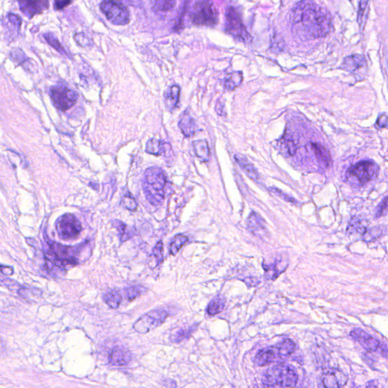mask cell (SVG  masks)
<instances>
[{
  "instance_id": "cell-9",
  "label": "cell",
  "mask_w": 388,
  "mask_h": 388,
  "mask_svg": "<svg viewBox=\"0 0 388 388\" xmlns=\"http://www.w3.org/2000/svg\"><path fill=\"white\" fill-rule=\"evenodd\" d=\"M58 235L63 240L76 238L82 231V225L76 216L72 214H65L56 223Z\"/></svg>"
},
{
  "instance_id": "cell-21",
  "label": "cell",
  "mask_w": 388,
  "mask_h": 388,
  "mask_svg": "<svg viewBox=\"0 0 388 388\" xmlns=\"http://www.w3.org/2000/svg\"><path fill=\"white\" fill-rule=\"evenodd\" d=\"M194 151L199 159L203 162H208L210 159V151L207 141L205 140H198L193 144Z\"/></svg>"
},
{
  "instance_id": "cell-22",
  "label": "cell",
  "mask_w": 388,
  "mask_h": 388,
  "mask_svg": "<svg viewBox=\"0 0 388 388\" xmlns=\"http://www.w3.org/2000/svg\"><path fill=\"white\" fill-rule=\"evenodd\" d=\"M368 222L366 218L354 217L349 221L347 232L349 234L363 235L368 228Z\"/></svg>"
},
{
  "instance_id": "cell-12",
  "label": "cell",
  "mask_w": 388,
  "mask_h": 388,
  "mask_svg": "<svg viewBox=\"0 0 388 388\" xmlns=\"http://www.w3.org/2000/svg\"><path fill=\"white\" fill-rule=\"evenodd\" d=\"M21 11L31 19L49 8V0H19Z\"/></svg>"
},
{
  "instance_id": "cell-26",
  "label": "cell",
  "mask_w": 388,
  "mask_h": 388,
  "mask_svg": "<svg viewBox=\"0 0 388 388\" xmlns=\"http://www.w3.org/2000/svg\"><path fill=\"white\" fill-rule=\"evenodd\" d=\"M275 348L277 349L278 355L280 357L286 358L294 353L296 349V345L291 340H283L281 342L278 344Z\"/></svg>"
},
{
  "instance_id": "cell-17",
  "label": "cell",
  "mask_w": 388,
  "mask_h": 388,
  "mask_svg": "<svg viewBox=\"0 0 388 388\" xmlns=\"http://www.w3.org/2000/svg\"><path fill=\"white\" fill-rule=\"evenodd\" d=\"M366 64V62L364 56L358 54L352 55V56H347L346 59H345L344 63H343L342 68L345 71L353 73L360 68H363Z\"/></svg>"
},
{
  "instance_id": "cell-20",
  "label": "cell",
  "mask_w": 388,
  "mask_h": 388,
  "mask_svg": "<svg viewBox=\"0 0 388 388\" xmlns=\"http://www.w3.org/2000/svg\"><path fill=\"white\" fill-rule=\"evenodd\" d=\"M178 127L185 137H191L196 133V122L189 114L185 113V111L179 122Z\"/></svg>"
},
{
  "instance_id": "cell-1",
  "label": "cell",
  "mask_w": 388,
  "mask_h": 388,
  "mask_svg": "<svg viewBox=\"0 0 388 388\" xmlns=\"http://www.w3.org/2000/svg\"><path fill=\"white\" fill-rule=\"evenodd\" d=\"M290 19L297 34L308 39L325 37L331 31L329 12L313 0H302L297 4Z\"/></svg>"
},
{
  "instance_id": "cell-5",
  "label": "cell",
  "mask_w": 388,
  "mask_h": 388,
  "mask_svg": "<svg viewBox=\"0 0 388 388\" xmlns=\"http://www.w3.org/2000/svg\"><path fill=\"white\" fill-rule=\"evenodd\" d=\"M100 9L107 19L115 25H126L130 22L129 9L118 1L104 0L100 4Z\"/></svg>"
},
{
  "instance_id": "cell-32",
  "label": "cell",
  "mask_w": 388,
  "mask_h": 388,
  "mask_svg": "<svg viewBox=\"0 0 388 388\" xmlns=\"http://www.w3.org/2000/svg\"><path fill=\"white\" fill-rule=\"evenodd\" d=\"M7 29L11 32L18 33L22 25V19L15 14H9L7 16Z\"/></svg>"
},
{
  "instance_id": "cell-50",
  "label": "cell",
  "mask_w": 388,
  "mask_h": 388,
  "mask_svg": "<svg viewBox=\"0 0 388 388\" xmlns=\"http://www.w3.org/2000/svg\"><path fill=\"white\" fill-rule=\"evenodd\" d=\"M216 111H217V112H218V114H219L220 115H223L222 113L224 112V105H223L222 103H219V102L217 103Z\"/></svg>"
},
{
  "instance_id": "cell-49",
  "label": "cell",
  "mask_w": 388,
  "mask_h": 388,
  "mask_svg": "<svg viewBox=\"0 0 388 388\" xmlns=\"http://www.w3.org/2000/svg\"><path fill=\"white\" fill-rule=\"evenodd\" d=\"M287 150H288L289 153H290V155H294V154L295 153L296 151H297V146H296L294 142L289 141L288 144H287Z\"/></svg>"
},
{
  "instance_id": "cell-31",
  "label": "cell",
  "mask_w": 388,
  "mask_h": 388,
  "mask_svg": "<svg viewBox=\"0 0 388 388\" xmlns=\"http://www.w3.org/2000/svg\"><path fill=\"white\" fill-rule=\"evenodd\" d=\"M225 301L221 298H216L213 300L208 305V314L211 316L218 314L225 307Z\"/></svg>"
},
{
  "instance_id": "cell-35",
  "label": "cell",
  "mask_w": 388,
  "mask_h": 388,
  "mask_svg": "<svg viewBox=\"0 0 388 388\" xmlns=\"http://www.w3.org/2000/svg\"><path fill=\"white\" fill-rule=\"evenodd\" d=\"M360 345L368 351H375L379 347L380 343L378 340L369 335L368 338L362 341Z\"/></svg>"
},
{
  "instance_id": "cell-36",
  "label": "cell",
  "mask_w": 388,
  "mask_h": 388,
  "mask_svg": "<svg viewBox=\"0 0 388 388\" xmlns=\"http://www.w3.org/2000/svg\"><path fill=\"white\" fill-rule=\"evenodd\" d=\"M155 2L159 10L166 12L174 8L176 0H155Z\"/></svg>"
},
{
  "instance_id": "cell-29",
  "label": "cell",
  "mask_w": 388,
  "mask_h": 388,
  "mask_svg": "<svg viewBox=\"0 0 388 388\" xmlns=\"http://www.w3.org/2000/svg\"><path fill=\"white\" fill-rule=\"evenodd\" d=\"M197 326L194 325L192 327H188V328H181L179 329L178 331L174 332V334H172L170 337V341L172 343L174 344H178L184 340L187 339L189 338L193 332L196 329Z\"/></svg>"
},
{
  "instance_id": "cell-24",
  "label": "cell",
  "mask_w": 388,
  "mask_h": 388,
  "mask_svg": "<svg viewBox=\"0 0 388 388\" xmlns=\"http://www.w3.org/2000/svg\"><path fill=\"white\" fill-rule=\"evenodd\" d=\"M243 82V74L241 71H235L228 74L225 79V87L228 90H234L240 86Z\"/></svg>"
},
{
  "instance_id": "cell-30",
  "label": "cell",
  "mask_w": 388,
  "mask_h": 388,
  "mask_svg": "<svg viewBox=\"0 0 388 388\" xmlns=\"http://www.w3.org/2000/svg\"><path fill=\"white\" fill-rule=\"evenodd\" d=\"M188 237L185 235H177L173 238L172 241L171 243L169 252L172 256H176L181 247H184L188 242Z\"/></svg>"
},
{
  "instance_id": "cell-7",
  "label": "cell",
  "mask_w": 388,
  "mask_h": 388,
  "mask_svg": "<svg viewBox=\"0 0 388 388\" xmlns=\"http://www.w3.org/2000/svg\"><path fill=\"white\" fill-rule=\"evenodd\" d=\"M226 29L231 35L238 41L244 43L251 41V36L247 32L240 15L233 7H229L226 11Z\"/></svg>"
},
{
  "instance_id": "cell-38",
  "label": "cell",
  "mask_w": 388,
  "mask_h": 388,
  "mask_svg": "<svg viewBox=\"0 0 388 388\" xmlns=\"http://www.w3.org/2000/svg\"><path fill=\"white\" fill-rule=\"evenodd\" d=\"M312 150L314 151L315 153L319 156L321 160L324 161V162H327L329 161V156L328 154L326 152L325 150H324L323 147H321L319 144H312Z\"/></svg>"
},
{
  "instance_id": "cell-34",
  "label": "cell",
  "mask_w": 388,
  "mask_h": 388,
  "mask_svg": "<svg viewBox=\"0 0 388 388\" xmlns=\"http://www.w3.org/2000/svg\"><path fill=\"white\" fill-rule=\"evenodd\" d=\"M279 266V262H276L275 263L271 264V265H268L264 267L265 276H266L267 279H270V280H274V279L278 278V276H279L280 272H281V271H280V269H279V268H278Z\"/></svg>"
},
{
  "instance_id": "cell-18",
  "label": "cell",
  "mask_w": 388,
  "mask_h": 388,
  "mask_svg": "<svg viewBox=\"0 0 388 388\" xmlns=\"http://www.w3.org/2000/svg\"><path fill=\"white\" fill-rule=\"evenodd\" d=\"M169 144L164 143L158 139H151L147 143L146 152L154 155H160L162 154H169V151H172L170 146L167 148Z\"/></svg>"
},
{
  "instance_id": "cell-40",
  "label": "cell",
  "mask_w": 388,
  "mask_h": 388,
  "mask_svg": "<svg viewBox=\"0 0 388 388\" xmlns=\"http://www.w3.org/2000/svg\"><path fill=\"white\" fill-rule=\"evenodd\" d=\"M388 213V196H385L382 203L378 205L375 212V218H379L382 216H386Z\"/></svg>"
},
{
  "instance_id": "cell-46",
  "label": "cell",
  "mask_w": 388,
  "mask_h": 388,
  "mask_svg": "<svg viewBox=\"0 0 388 388\" xmlns=\"http://www.w3.org/2000/svg\"><path fill=\"white\" fill-rule=\"evenodd\" d=\"M388 125V117L386 115H382L378 118L376 125L379 129H385Z\"/></svg>"
},
{
  "instance_id": "cell-23",
  "label": "cell",
  "mask_w": 388,
  "mask_h": 388,
  "mask_svg": "<svg viewBox=\"0 0 388 388\" xmlns=\"http://www.w3.org/2000/svg\"><path fill=\"white\" fill-rule=\"evenodd\" d=\"M275 359L274 350L270 349H264L260 350L255 357V363L258 366H264L272 363Z\"/></svg>"
},
{
  "instance_id": "cell-42",
  "label": "cell",
  "mask_w": 388,
  "mask_h": 388,
  "mask_svg": "<svg viewBox=\"0 0 388 388\" xmlns=\"http://www.w3.org/2000/svg\"><path fill=\"white\" fill-rule=\"evenodd\" d=\"M154 257L157 259L158 262L160 263L163 260V243L162 241L158 242L157 244L153 249Z\"/></svg>"
},
{
  "instance_id": "cell-19",
  "label": "cell",
  "mask_w": 388,
  "mask_h": 388,
  "mask_svg": "<svg viewBox=\"0 0 388 388\" xmlns=\"http://www.w3.org/2000/svg\"><path fill=\"white\" fill-rule=\"evenodd\" d=\"M235 159H236L238 165L241 168L242 170L244 172L245 174H247L253 181H258L259 178L258 171L256 169L255 166H253V164L247 158L245 157L244 155L237 154L235 155Z\"/></svg>"
},
{
  "instance_id": "cell-43",
  "label": "cell",
  "mask_w": 388,
  "mask_h": 388,
  "mask_svg": "<svg viewBox=\"0 0 388 388\" xmlns=\"http://www.w3.org/2000/svg\"><path fill=\"white\" fill-rule=\"evenodd\" d=\"M74 38H75V41L79 44L80 46H83V47H86V46H89V44L90 43V41H89V38L88 37V36L83 34V33L75 34Z\"/></svg>"
},
{
  "instance_id": "cell-14",
  "label": "cell",
  "mask_w": 388,
  "mask_h": 388,
  "mask_svg": "<svg viewBox=\"0 0 388 388\" xmlns=\"http://www.w3.org/2000/svg\"><path fill=\"white\" fill-rule=\"evenodd\" d=\"M247 225L249 231L253 235L259 237L266 235V223L262 216L256 212H253L247 218Z\"/></svg>"
},
{
  "instance_id": "cell-28",
  "label": "cell",
  "mask_w": 388,
  "mask_h": 388,
  "mask_svg": "<svg viewBox=\"0 0 388 388\" xmlns=\"http://www.w3.org/2000/svg\"><path fill=\"white\" fill-rule=\"evenodd\" d=\"M104 301L110 308L116 309L122 302V297L120 293L117 290H110L104 296Z\"/></svg>"
},
{
  "instance_id": "cell-51",
  "label": "cell",
  "mask_w": 388,
  "mask_h": 388,
  "mask_svg": "<svg viewBox=\"0 0 388 388\" xmlns=\"http://www.w3.org/2000/svg\"><path fill=\"white\" fill-rule=\"evenodd\" d=\"M380 346H381V349H382L381 350H382V356L385 358L388 357V347H387V345H384Z\"/></svg>"
},
{
  "instance_id": "cell-15",
  "label": "cell",
  "mask_w": 388,
  "mask_h": 388,
  "mask_svg": "<svg viewBox=\"0 0 388 388\" xmlns=\"http://www.w3.org/2000/svg\"><path fill=\"white\" fill-rule=\"evenodd\" d=\"M131 360V353L129 350L122 347H115L109 355V362L115 366H124L129 364Z\"/></svg>"
},
{
  "instance_id": "cell-41",
  "label": "cell",
  "mask_w": 388,
  "mask_h": 388,
  "mask_svg": "<svg viewBox=\"0 0 388 388\" xmlns=\"http://www.w3.org/2000/svg\"><path fill=\"white\" fill-rule=\"evenodd\" d=\"M11 58L13 59L14 61L17 62L19 64H22L25 62L26 56L25 54L23 53V51L21 49H14L12 50L10 54Z\"/></svg>"
},
{
  "instance_id": "cell-3",
  "label": "cell",
  "mask_w": 388,
  "mask_h": 388,
  "mask_svg": "<svg viewBox=\"0 0 388 388\" xmlns=\"http://www.w3.org/2000/svg\"><path fill=\"white\" fill-rule=\"evenodd\" d=\"M297 373L286 365H276L269 368L262 378V383L266 387H294L297 385Z\"/></svg>"
},
{
  "instance_id": "cell-11",
  "label": "cell",
  "mask_w": 388,
  "mask_h": 388,
  "mask_svg": "<svg viewBox=\"0 0 388 388\" xmlns=\"http://www.w3.org/2000/svg\"><path fill=\"white\" fill-rule=\"evenodd\" d=\"M378 171V166L375 162L362 161L352 166L348 171V173L360 184H366L376 176Z\"/></svg>"
},
{
  "instance_id": "cell-10",
  "label": "cell",
  "mask_w": 388,
  "mask_h": 388,
  "mask_svg": "<svg viewBox=\"0 0 388 388\" xmlns=\"http://www.w3.org/2000/svg\"><path fill=\"white\" fill-rule=\"evenodd\" d=\"M49 253L56 263L65 265H75L78 260L75 257V250L73 247H65L56 242L49 241Z\"/></svg>"
},
{
  "instance_id": "cell-27",
  "label": "cell",
  "mask_w": 388,
  "mask_h": 388,
  "mask_svg": "<svg viewBox=\"0 0 388 388\" xmlns=\"http://www.w3.org/2000/svg\"><path fill=\"white\" fill-rule=\"evenodd\" d=\"M113 226L118 231V235H119V237H120V240L122 242L129 240L130 238L133 237V234H134L133 230L130 227L127 226L125 223L122 222V221L116 220L113 222Z\"/></svg>"
},
{
  "instance_id": "cell-33",
  "label": "cell",
  "mask_w": 388,
  "mask_h": 388,
  "mask_svg": "<svg viewBox=\"0 0 388 388\" xmlns=\"http://www.w3.org/2000/svg\"><path fill=\"white\" fill-rule=\"evenodd\" d=\"M43 37L44 39L46 40V42L52 47L54 48L56 51H58L61 54L65 55L66 56V54H67L66 51L65 50L64 47L62 46V44L59 43L54 34H52V33H46V34H44Z\"/></svg>"
},
{
  "instance_id": "cell-6",
  "label": "cell",
  "mask_w": 388,
  "mask_h": 388,
  "mask_svg": "<svg viewBox=\"0 0 388 388\" xmlns=\"http://www.w3.org/2000/svg\"><path fill=\"white\" fill-rule=\"evenodd\" d=\"M168 316L167 311L153 309L139 318L133 324V329L139 334H147L163 324Z\"/></svg>"
},
{
  "instance_id": "cell-25",
  "label": "cell",
  "mask_w": 388,
  "mask_h": 388,
  "mask_svg": "<svg viewBox=\"0 0 388 388\" xmlns=\"http://www.w3.org/2000/svg\"><path fill=\"white\" fill-rule=\"evenodd\" d=\"M385 231H386V227L383 226V225L374 227L371 229H367L363 234V240L367 243L375 241L377 239L381 237L385 233Z\"/></svg>"
},
{
  "instance_id": "cell-4",
  "label": "cell",
  "mask_w": 388,
  "mask_h": 388,
  "mask_svg": "<svg viewBox=\"0 0 388 388\" xmlns=\"http://www.w3.org/2000/svg\"><path fill=\"white\" fill-rule=\"evenodd\" d=\"M190 18L196 25L212 26L218 22V13L211 0H199L193 5Z\"/></svg>"
},
{
  "instance_id": "cell-37",
  "label": "cell",
  "mask_w": 388,
  "mask_h": 388,
  "mask_svg": "<svg viewBox=\"0 0 388 388\" xmlns=\"http://www.w3.org/2000/svg\"><path fill=\"white\" fill-rule=\"evenodd\" d=\"M123 204L125 207L130 211H135L137 209V203L131 194H127L123 196Z\"/></svg>"
},
{
  "instance_id": "cell-13",
  "label": "cell",
  "mask_w": 388,
  "mask_h": 388,
  "mask_svg": "<svg viewBox=\"0 0 388 388\" xmlns=\"http://www.w3.org/2000/svg\"><path fill=\"white\" fill-rule=\"evenodd\" d=\"M348 378L346 374L341 370L331 369L326 370L322 376L323 386L324 388H341L345 386L347 382Z\"/></svg>"
},
{
  "instance_id": "cell-44",
  "label": "cell",
  "mask_w": 388,
  "mask_h": 388,
  "mask_svg": "<svg viewBox=\"0 0 388 388\" xmlns=\"http://www.w3.org/2000/svg\"><path fill=\"white\" fill-rule=\"evenodd\" d=\"M271 190H272V192L275 193V194H277L278 196L279 197L282 198V199H284V200L287 201L288 203H297V201L292 197V196H289L288 194H285V193L282 192L280 190L276 188H271Z\"/></svg>"
},
{
  "instance_id": "cell-45",
  "label": "cell",
  "mask_w": 388,
  "mask_h": 388,
  "mask_svg": "<svg viewBox=\"0 0 388 388\" xmlns=\"http://www.w3.org/2000/svg\"><path fill=\"white\" fill-rule=\"evenodd\" d=\"M55 8L58 10L64 9L71 2V0H54Z\"/></svg>"
},
{
  "instance_id": "cell-8",
  "label": "cell",
  "mask_w": 388,
  "mask_h": 388,
  "mask_svg": "<svg viewBox=\"0 0 388 388\" xmlns=\"http://www.w3.org/2000/svg\"><path fill=\"white\" fill-rule=\"evenodd\" d=\"M50 96L58 109L66 111L75 105L78 96L74 90L65 85H56L50 89Z\"/></svg>"
},
{
  "instance_id": "cell-2",
  "label": "cell",
  "mask_w": 388,
  "mask_h": 388,
  "mask_svg": "<svg viewBox=\"0 0 388 388\" xmlns=\"http://www.w3.org/2000/svg\"><path fill=\"white\" fill-rule=\"evenodd\" d=\"M168 178L166 172L160 168L147 169L143 179V189L147 200L152 206H159L166 196Z\"/></svg>"
},
{
  "instance_id": "cell-47",
  "label": "cell",
  "mask_w": 388,
  "mask_h": 388,
  "mask_svg": "<svg viewBox=\"0 0 388 388\" xmlns=\"http://www.w3.org/2000/svg\"><path fill=\"white\" fill-rule=\"evenodd\" d=\"M13 268L9 266H0V273L2 275H6V276H10L13 275Z\"/></svg>"
},
{
  "instance_id": "cell-48",
  "label": "cell",
  "mask_w": 388,
  "mask_h": 388,
  "mask_svg": "<svg viewBox=\"0 0 388 388\" xmlns=\"http://www.w3.org/2000/svg\"><path fill=\"white\" fill-rule=\"evenodd\" d=\"M367 3H368V0H361L360 1V10H359V19L361 18L362 15L364 12L366 7Z\"/></svg>"
},
{
  "instance_id": "cell-16",
  "label": "cell",
  "mask_w": 388,
  "mask_h": 388,
  "mask_svg": "<svg viewBox=\"0 0 388 388\" xmlns=\"http://www.w3.org/2000/svg\"><path fill=\"white\" fill-rule=\"evenodd\" d=\"M181 88L177 85H172L165 93V105L169 111H172L177 108L180 99Z\"/></svg>"
},
{
  "instance_id": "cell-39",
  "label": "cell",
  "mask_w": 388,
  "mask_h": 388,
  "mask_svg": "<svg viewBox=\"0 0 388 388\" xmlns=\"http://www.w3.org/2000/svg\"><path fill=\"white\" fill-rule=\"evenodd\" d=\"M142 292H143V288L139 286H130L126 290L127 297L130 301H133L137 298L142 294Z\"/></svg>"
}]
</instances>
